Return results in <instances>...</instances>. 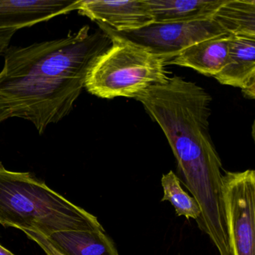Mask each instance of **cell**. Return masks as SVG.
Returning a JSON list of instances; mask_svg holds the SVG:
<instances>
[{
	"label": "cell",
	"instance_id": "obj_12",
	"mask_svg": "<svg viewBox=\"0 0 255 255\" xmlns=\"http://www.w3.org/2000/svg\"><path fill=\"white\" fill-rule=\"evenodd\" d=\"M47 238L63 255H119L104 230L61 231Z\"/></svg>",
	"mask_w": 255,
	"mask_h": 255
},
{
	"label": "cell",
	"instance_id": "obj_13",
	"mask_svg": "<svg viewBox=\"0 0 255 255\" xmlns=\"http://www.w3.org/2000/svg\"><path fill=\"white\" fill-rule=\"evenodd\" d=\"M211 18L228 35L255 38V0H225Z\"/></svg>",
	"mask_w": 255,
	"mask_h": 255
},
{
	"label": "cell",
	"instance_id": "obj_5",
	"mask_svg": "<svg viewBox=\"0 0 255 255\" xmlns=\"http://www.w3.org/2000/svg\"><path fill=\"white\" fill-rule=\"evenodd\" d=\"M98 24L107 35L140 46L165 61V64L196 43L227 34L212 18L153 23L136 30L124 32H116L102 23Z\"/></svg>",
	"mask_w": 255,
	"mask_h": 255
},
{
	"label": "cell",
	"instance_id": "obj_2",
	"mask_svg": "<svg viewBox=\"0 0 255 255\" xmlns=\"http://www.w3.org/2000/svg\"><path fill=\"white\" fill-rule=\"evenodd\" d=\"M135 99L163 131L185 185L199 205L201 219L222 216V164L210 133V94L174 76Z\"/></svg>",
	"mask_w": 255,
	"mask_h": 255
},
{
	"label": "cell",
	"instance_id": "obj_16",
	"mask_svg": "<svg viewBox=\"0 0 255 255\" xmlns=\"http://www.w3.org/2000/svg\"><path fill=\"white\" fill-rule=\"evenodd\" d=\"M15 32L14 31L0 32V56H2L5 50L9 47L11 38H13Z\"/></svg>",
	"mask_w": 255,
	"mask_h": 255
},
{
	"label": "cell",
	"instance_id": "obj_1",
	"mask_svg": "<svg viewBox=\"0 0 255 255\" xmlns=\"http://www.w3.org/2000/svg\"><path fill=\"white\" fill-rule=\"evenodd\" d=\"M111 44L105 32L86 25L63 38L8 47L0 71V123L18 118L42 135L71 113L91 68Z\"/></svg>",
	"mask_w": 255,
	"mask_h": 255
},
{
	"label": "cell",
	"instance_id": "obj_9",
	"mask_svg": "<svg viewBox=\"0 0 255 255\" xmlns=\"http://www.w3.org/2000/svg\"><path fill=\"white\" fill-rule=\"evenodd\" d=\"M214 78L222 85L240 88L244 97L255 99V38L231 35L226 65Z\"/></svg>",
	"mask_w": 255,
	"mask_h": 255
},
{
	"label": "cell",
	"instance_id": "obj_4",
	"mask_svg": "<svg viewBox=\"0 0 255 255\" xmlns=\"http://www.w3.org/2000/svg\"><path fill=\"white\" fill-rule=\"evenodd\" d=\"M107 35L112 44L98 58L85 83L89 93L104 99L135 98L150 86L168 81L165 61L140 46Z\"/></svg>",
	"mask_w": 255,
	"mask_h": 255
},
{
	"label": "cell",
	"instance_id": "obj_14",
	"mask_svg": "<svg viewBox=\"0 0 255 255\" xmlns=\"http://www.w3.org/2000/svg\"><path fill=\"white\" fill-rule=\"evenodd\" d=\"M164 195L162 201H169L175 209L178 216H185L187 219L198 221L201 216V209L193 197L188 195L180 185V179L170 171L162 175L161 180Z\"/></svg>",
	"mask_w": 255,
	"mask_h": 255
},
{
	"label": "cell",
	"instance_id": "obj_3",
	"mask_svg": "<svg viewBox=\"0 0 255 255\" xmlns=\"http://www.w3.org/2000/svg\"><path fill=\"white\" fill-rule=\"evenodd\" d=\"M0 224L45 237L69 231L104 230L97 217L49 188L29 172L0 162Z\"/></svg>",
	"mask_w": 255,
	"mask_h": 255
},
{
	"label": "cell",
	"instance_id": "obj_6",
	"mask_svg": "<svg viewBox=\"0 0 255 255\" xmlns=\"http://www.w3.org/2000/svg\"><path fill=\"white\" fill-rule=\"evenodd\" d=\"M222 197L231 255H255V171H225Z\"/></svg>",
	"mask_w": 255,
	"mask_h": 255
},
{
	"label": "cell",
	"instance_id": "obj_7",
	"mask_svg": "<svg viewBox=\"0 0 255 255\" xmlns=\"http://www.w3.org/2000/svg\"><path fill=\"white\" fill-rule=\"evenodd\" d=\"M77 11L119 32L136 30L153 23L144 0H81Z\"/></svg>",
	"mask_w": 255,
	"mask_h": 255
},
{
	"label": "cell",
	"instance_id": "obj_8",
	"mask_svg": "<svg viewBox=\"0 0 255 255\" xmlns=\"http://www.w3.org/2000/svg\"><path fill=\"white\" fill-rule=\"evenodd\" d=\"M81 0H0V32L31 27L77 11Z\"/></svg>",
	"mask_w": 255,
	"mask_h": 255
},
{
	"label": "cell",
	"instance_id": "obj_11",
	"mask_svg": "<svg viewBox=\"0 0 255 255\" xmlns=\"http://www.w3.org/2000/svg\"><path fill=\"white\" fill-rule=\"evenodd\" d=\"M225 0H144L153 23L211 18Z\"/></svg>",
	"mask_w": 255,
	"mask_h": 255
},
{
	"label": "cell",
	"instance_id": "obj_15",
	"mask_svg": "<svg viewBox=\"0 0 255 255\" xmlns=\"http://www.w3.org/2000/svg\"><path fill=\"white\" fill-rule=\"evenodd\" d=\"M23 232L29 237V238L32 239L34 241L36 242L41 248L43 250L46 252L47 255H63L60 252H58L51 244H50L49 240H47V237L35 231H29V230H23Z\"/></svg>",
	"mask_w": 255,
	"mask_h": 255
},
{
	"label": "cell",
	"instance_id": "obj_10",
	"mask_svg": "<svg viewBox=\"0 0 255 255\" xmlns=\"http://www.w3.org/2000/svg\"><path fill=\"white\" fill-rule=\"evenodd\" d=\"M231 38V35L223 34L200 41L182 51L165 65L192 68L200 74L214 77L226 65Z\"/></svg>",
	"mask_w": 255,
	"mask_h": 255
},
{
	"label": "cell",
	"instance_id": "obj_17",
	"mask_svg": "<svg viewBox=\"0 0 255 255\" xmlns=\"http://www.w3.org/2000/svg\"><path fill=\"white\" fill-rule=\"evenodd\" d=\"M0 255H14V254L10 252L9 251L7 250V249H5V248L2 247L1 245H0Z\"/></svg>",
	"mask_w": 255,
	"mask_h": 255
}]
</instances>
